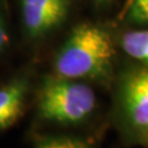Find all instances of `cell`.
<instances>
[{
  "label": "cell",
  "instance_id": "1",
  "mask_svg": "<svg viewBox=\"0 0 148 148\" xmlns=\"http://www.w3.org/2000/svg\"><path fill=\"white\" fill-rule=\"evenodd\" d=\"M114 46L110 35L93 24L75 27L55 58L56 76L108 82L113 70Z\"/></svg>",
  "mask_w": 148,
  "mask_h": 148
},
{
  "label": "cell",
  "instance_id": "2",
  "mask_svg": "<svg viewBox=\"0 0 148 148\" xmlns=\"http://www.w3.org/2000/svg\"><path fill=\"white\" fill-rule=\"evenodd\" d=\"M97 104V95L90 86L79 80L56 76L43 84L37 111L45 121L78 126L92 116Z\"/></svg>",
  "mask_w": 148,
  "mask_h": 148
},
{
  "label": "cell",
  "instance_id": "3",
  "mask_svg": "<svg viewBox=\"0 0 148 148\" xmlns=\"http://www.w3.org/2000/svg\"><path fill=\"white\" fill-rule=\"evenodd\" d=\"M114 125L124 143L148 148V65L127 71L120 81Z\"/></svg>",
  "mask_w": 148,
  "mask_h": 148
},
{
  "label": "cell",
  "instance_id": "4",
  "mask_svg": "<svg viewBox=\"0 0 148 148\" xmlns=\"http://www.w3.org/2000/svg\"><path fill=\"white\" fill-rule=\"evenodd\" d=\"M22 12L29 34L42 36L65 19L67 0H22Z\"/></svg>",
  "mask_w": 148,
  "mask_h": 148
},
{
  "label": "cell",
  "instance_id": "5",
  "mask_svg": "<svg viewBox=\"0 0 148 148\" xmlns=\"http://www.w3.org/2000/svg\"><path fill=\"white\" fill-rule=\"evenodd\" d=\"M27 91L24 79H16L0 88V131L11 126L20 117Z\"/></svg>",
  "mask_w": 148,
  "mask_h": 148
},
{
  "label": "cell",
  "instance_id": "6",
  "mask_svg": "<svg viewBox=\"0 0 148 148\" xmlns=\"http://www.w3.org/2000/svg\"><path fill=\"white\" fill-rule=\"evenodd\" d=\"M121 45L130 57L148 65V30L127 32L122 38Z\"/></svg>",
  "mask_w": 148,
  "mask_h": 148
},
{
  "label": "cell",
  "instance_id": "7",
  "mask_svg": "<svg viewBox=\"0 0 148 148\" xmlns=\"http://www.w3.org/2000/svg\"><path fill=\"white\" fill-rule=\"evenodd\" d=\"M35 148H95L89 139L74 135L44 136L36 142Z\"/></svg>",
  "mask_w": 148,
  "mask_h": 148
},
{
  "label": "cell",
  "instance_id": "8",
  "mask_svg": "<svg viewBox=\"0 0 148 148\" xmlns=\"http://www.w3.org/2000/svg\"><path fill=\"white\" fill-rule=\"evenodd\" d=\"M130 19L136 23H148V0H132Z\"/></svg>",
  "mask_w": 148,
  "mask_h": 148
},
{
  "label": "cell",
  "instance_id": "9",
  "mask_svg": "<svg viewBox=\"0 0 148 148\" xmlns=\"http://www.w3.org/2000/svg\"><path fill=\"white\" fill-rule=\"evenodd\" d=\"M8 41V35H7V32L5 30V25L2 23V20L0 18V48L5 45Z\"/></svg>",
  "mask_w": 148,
  "mask_h": 148
}]
</instances>
